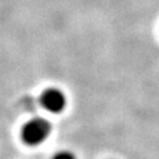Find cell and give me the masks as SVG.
I'll return each instance as SVG.
<instances>
[{"mask_svg": "<svg viewBox=\"0 0 159 159\" xmlns=\"http://www.w3.org/2000/svg\"><path fill=\"white\" fill-rule=\"evenodd\" d=\"M51 133V124L46 119L35 118L27 121L21 129V139L27 145H39Z\"/></svg>", "mask_w": 159, "mask_h": 159, "instance_id": "6da1fadb", "label": "cell"}, {"mask_svg": "<svg viewBox=\"0 0 159 159\" xmlns=\"http://www.w3.org/2000/svg\"><path fill=\"white\" fill-rule=\"evenodd\" d=\"M40 102L45 110L52 113H59L66 106V97L60 90L52 87L41 93Z\"/></svg>", "mask_w": 159, "mask_h": 159, "instance_id": "7a4b0ae2", "label": "cell"}, {"mask_svg": "<svg viewBox=\"0 0 159 159\" xmlns=\"http://www.w3.org/2000/svg\"><path fill=\"white\" fill-rule=\"evenodd\" d=\"M52 159H75V157H74V154L72 152L61 151V152H58Z\"/></svg>", "mask_w": 159, "mask_h": 159, "instance_id": "3957f363", "label": "cell"}]
</instances>
